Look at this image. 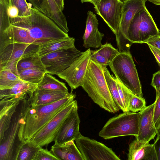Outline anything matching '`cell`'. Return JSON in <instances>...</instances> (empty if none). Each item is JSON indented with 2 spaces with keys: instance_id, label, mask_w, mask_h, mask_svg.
I'll list each match as a JSON object with an SVG mask.
<instances>
[{
  "instance_id": "obj_14",
  "label": "cell",
  "mask_w": 160,
  "mask_h": 160,
  "mask_svg": "<svg viewBox=\"0 0 160 160\" xmlns=\"http://www.w3.org/2000/svg\"><path fill=\"white\" fill-rule=\"evenodd\" d=\"M92 4L96 13L116 35L119 27L123 3L119 0H97Z\"/></svg>"
},
{
  "instance_id": "obj_26",
  "label": "cell",
  "mask_w": 160,
  "mask_h": 160,
  "mask_svg": "<svg viewBox=\"0 0 160 160\" xmlns=\"http://www.w3.org/2000/svg\"><path fill=\"white\" fill-rule=\"evenodd\" d=\"M38 88L49 90L68 92L65 84L60 81L51 74L46 73L42 81L38 84Z\"/></svg>"
},
{
  "instance_id": "obj_46",
  "label": "cell",
  "mask_w": 160,
  "mask_h": 160,
  "mask_svg": "<svg viewBox=\"0 0 160 160\" xmlns=\"http://www.w3.org/2000/svg\"><path fill=\"white\" fill-rule=\"evenodd\" d=\"M158 134L160 135V128H159V129L158 130Z\"/></svg>"
},
{
  "instance_id": "obj_5",
  "label": "cell",
  "mask_w": 160,
  "mask_h": 160,
  "mask_svg": "<svg viewBox=\"0 0 160 160\" xmlns=\"http://www.w3.org/2000/svg\"><path fill=\"white\" fill-rule=\"evenodd\" d=\"M116 78L133 94L143 97L137 70L130 52L120 53L109 65Z\"/></svg>"
},
{
  "instance_id": "obj_37",
  "label": "cell",
  "mask_w": 160,
  "mask_h": 160,
  "mask_svg": "<svg viewBox=\"0 0 160 160\" xmlns=\"http://www.w3.org/2000/svg\"><path fill=\"white\" fill-rule=\"evenodd\" d=\"M144 43L160 49V34L150 38Z\"/></svg>"
},
{
  "instance_id": "obj_23",
  "label": "cell",
  "mask_w": 160,
  "mask_h": 160,
  "mask_svg": "<svg viewBox=\"0 0 160 160\" xmlns=\"http://www.w3.org/2000/svg\"><path fill=\"white\" fill-rule=\"evenodd\" d=\"M120 53L119 50L111 44L106 43L98 50L91 51L90 60L99 65L103 69Z\"/></svg>"
},
{
  "instance_id": "obj_40",
  "label": "cell",
  "mask_w": 160,
  "mask_h": 160,
  "mask_svg": "<svg viewBox=\"0 0 160 160\" xmlns=\"http://www.w3.org/2000/svg\"><path fill=\"white\" fill-rule=\"evenodd\" d=\"M148 46L157 62L160 66V49L150 45H148Z\"/></svg>"
},
{
  "instance_id": "obj_27",
  "label": "cell",
  "mask_w": 160,
  "mask_h": 160,
  "mask_svg": "<svg viewBox=\"0 0 160 160\" xmlns=\"http://www.w3.org/2000/svg\"><path fill=\"white\" fill-rule=\"evenodd\" d=\"M33 68L47 72L41 58L37 52L21 59L17 65L18 72L24 69Z\"/></svg>"
},
{
  "instance_id": "obj_35",
  "label": "cell",
  "mask_w": 160,
  "mask_h": 160,
  "mask_svg": "<svg viewBox=\"0 0 160 160\" xmlns=\"http://www.w3.org/2000/svg\"><path fill=\"white\" fill-rule=\"evenodd\" d=\"M156 97L154 102L153 121L158 132L160 127V89L156 90Z\"/></svg>"
},
{
  "instance_id": "obj_11",
  "label": "cell",
  "mask_w": 160,
  "mask_h": 160,
  "mask_svg": "<svg viewBox=\"0 0 160 160\" xmlns=\"http://www.w3.org/2000/svg\"><path fill=\"white\" fill-rule=\"evenodd\" d=\"M75 141L84 160H121L111 148L81 133Z\"/></svg>"
},
{
  "instance_id": "obj_24",
  "label": "cell",
  "mask_w": 160,
  "mask_h": 160,
  "mask_svg": "<svg viewBox=\"0 0 160 160\" xmlns=\"http://www.w3.org/2000/svg\"><path fill=\"white\" fill-rule=\"evenodd\" d=\"M75 39L72 37L51 41L39 46L38 53L41 58L52 52L75 47Z\"/></svg>"
},
{
  "instance_id": "obj_4",
  "label": "cell",
  "mask_w": 160,
  "mask_h": 160,
  "mask_svg": "<svg viewBox=\"0 0 160 160\" xmlns=\"http://www.w3.org/2000/svg\"><path fill=\"white\" fill-rule=\"evenodd\" d=\"M28 99L20 101L9 128L0 141V160H17L19 151L24 143L19 140L18 133L22 119L29 103Z\"/></svg>"
},
{
  "instance_id": "obj_30",
  "label": "cell",
  "mask_w": 160,
  "mask_h": 160,
  "mask_svg": "<svg viewBox=\"0 0 160 160\" xmlns=\"http://www.w3.org/2000/svg\"><path fill=\"white\" fill-rule=\"evenodd\" d=\"M45 72L33 68H28L18 72V76L22 80L38 84L42 80Z\"/></svg>"
},
{
  "instance_id": "obj_17",
  "label": "cell",
  "mask_w": 160,
  "mask_h": 160,
  "mask_svg": "<svg viewBox=\"0 0 160 160\" xmlns=\"http://www.w3.org/2000/svg\"><path fill=\"white\" fill-rule=\"evenodd\" d=\"M78 109V106L75 107L63 122L54 141L55 144L75 140L79 136L80 121Z\"/></svg>"
},
{
  "instance_id": "obj_13",
  "label": "cell",
  "mask_w": 160,
  "mask_h": 160,
  "mask_svg": "<svg viewBox=\"0 0 160 160\" xmlns=\"http://www.w3.org/2000/svg\"><path fill=\"white\" fill-rule=\"evenodd\" d=\"M91 55V50L89 48L68 68L57 75L67 82L71 92L80 86L86 75Z\"/></svg>"
},
{
  "instance_id": "obj_43",
  "label": "cell",
  "mask_w": 160,
  "mask_h": 160,
  "mask_svg": "<svg viewBox=\"0 0 160 160\" xmlns=\"http://www.w3.org/2000/svg\"><path fill=\"white\" fill-rule=\"evenodd\" d=\"M156 5H160V0H147Z\"/></svg>"
},
{
  "instance_id": "obj_41",
  "label": "cell",
  "mask_w": 160,
  "mask_h": 160,
  "mask_svg": "<svg viewBox=\"0 0 160 160\" xmlns=\"http://www.w3.org/2000/svg\"><path fill=\"white\" fill-rule=\"evenodd\" d=\"M156 151L158 160H160V135L157 134L156 138L153 143Z\"/></svg>"
},
{
  "instance_id": "obj_36",
  "label": "cell",
  "mask_w": 160,
  "mask_h": 160,
  "mask_svg": "<svg viewBox=\"0 0 160 160\" xmlns=\"http://www.w3.org/2000/svg\"><path fill=\"white\" fill-rule=\"evenodd\" d=\"M32 160H59L51 151H48L46 148L42 147L39 149L34 155Z\"/></svg>"
},
{
  "instance_id": "obj_38",
  "label": "cell",
  "mask_w": 160,
  "mask_h": 160,
  "mask_svg": "<svg viewBox=\"0 0 160 160\" xmlns=\"http://www.w3.org/2000/svg\"><path fill=\"white\" fill-rule=\"evenodd\" d=\"M151 84L156 90L160 89V71L153 74Z\"/></svg>"
},
{
  "instance_id": "obj_1",
  "label": "cell",
  "mask_w": 160,
  "mask_h": 160,
  "mask_svg": "<svg viewBox=\"0 0 160 160\" xmlns=\"http://www.w3.org/2000/svg\"><path fill=\"white\" fill-rule=\"evenodd\" d=\"M75 97V95L71 92L66 97L48 104L32 105L28 102L20 126L19 140L23 142H28L65 106L74 100Z\"/></svg>"
},
{
  "instance_id": "obj_16",
  "label": "cell",
  "mask_w": 160,
  "mask_h": 160,
  "mask_svg": "<svg viewBox=\"0 0 160 160\" xmlns=\"http://www.w3.org/2000/svg\"><path fill=\"white\" fill-rule=\"evenodd\" d=\"M33 8L53 21L64 32L68 33L66 17L54 0H28Z\"/></svg>"
},
{
  "instance_id": "obj_28",
  "label": "cell",
  "mask_w": 160,
  "mask_h": 160,
  "mask_svg": "<svg viewBox=\"0 0 160 160\" xmlns=\"http://www.w3.org/2000/svg\"><path fill=\"white\" fill-rule=\"evenodd\" d=\"M105 79L111 96L117 106L123 112L124 107L120 97L115 78L111 75L107 68L103 69Z\"/></svg>"
},
{
  "instance_id": "obj_25",
  "label": "cell",
  "mask_w": 160,
  "mask_h": 160,
  "mask_svg": "<svg viewBox=\"0 0 160 160\" xmlns=\"http://www.w3.org/2000/svg\"><path fill=\"white\" fill-rule=\"evenodd\" d=\"M20 101L10 105H0V141L2 140L5 132L9 128Z\"/></svg>"
},
{
  "instance_id": "obj_6",
  "label": "cell",
  "mask_w": 160,
  "mask_h": 160,
  "mask_svg": "<svg viewBox=\"0 0 160 160\" xmlns=\"http://www.w3.org/2000/svg\"><path fill=\"white\" fill-rule=\"evenodd\" d=\"M141 113V111L123 112L110 118L99 132V136L106 140L125 136L137 137Z\"/></svg>"
},
{
  "instance_id": "obj_21",
  "label": "cell",
  "mask_w": 160,
  "mask_h": 160,
  "mask_svg": "<svg viewBox=\"0 0 160 160\" xmlns=\"http://www.w3.org/2000/svg\"><path fill=\"white\" fill-rule=\"evenodd\" d=\"M70 93L37 88L28 98L30 104L44 105L52 103L66 97Z\"/></svg>"
},
{
  "instance_id": "obj_2",
  "label": "cell",
  "mask_w": 160,
  "mask_h": 160,
  "mask_svg": "<svg viewBox=\"0 0 160 160\" xmlns=\"http://www.w3.org/2000/svg\"><path fill=\"white\" fill-rule=\"evenodd\" d=\"M10 22L26 30L34 44L39 46L69 37L53 21L33 8L31 15L10 18Z\"/></svg>"
},
{
  "instance_id": "obj_42",
  "label": "cell",
  "mask_w": 160,
  "mask_h": 160,
  "mask_svg": "<svg viewBox=\"0 0 160 160\" xmlns=\"http://www.w3.org/2000/svg\"><path fill=\"white\" fill-rule=\"evenodd\" d=\"M58 7L62 11L64 8V0H54Z\"/></svg>"
},
{
  "instance_id": "obj_3",
  "label": "cell",
  "mask_w": 160,
  "mask_h": 160,
  "mask_svg": "<svg viewBox=\"0 0 160 160\" xmlns=\"http://www.w3.org/2000/svg\"><path fill=\"white\" fill-rule=\"evenodd\" d=\"M80 86L94 102L105 110L115 113L120 110L111 96L103 69L91 60Z\"/></svg>"
},
{
  "instance_id": "obj_31",
  "label": "cell",
  "mask_w": 160,
  "mask_h": 160,
  "mask_svg": "<svg viewBox=\"0 0 160 160\" xmlns=\"http://www.w3.org/2000/svg\"><path fill=\"white\" fill-rule=\"evenodd\" d=\"M42 147L37 146L30 141L24 142L21 147L17 160H32Z\"/></svg>"
},
{
  "instance_id": "obj_20",
  "label": "cell",
  "mask_w": 160,
  "mask_h": 160,
  "mask_svg": "<svg viewBox=\"0 0 160 160\" xmlns=\"http://www.w3.org/2000/svg\"><path fill=\"white\" fill-rule=\"evenodd\" d=\"M128 160H158L154 144L139 141L136 139L129 144Z\"/></svg>"
},
{
  "instance_id": "obj_15",
  "label": "cell",
  "mask_w": 160,
  "mask_h": 160,
  "mask_svg": "<svg viewBox=\"0 0 160 160\" xmlns=\"http://www.w3.org/2000/svg\"><path fill=\"white\" fill-rule=\"evenodd\" d=\"M37 88V84L22 81L10 89L0 90V105H10L28 98Z\"/></svg>"
},
{
  "instance_id": "obj_10",
  "label": "cell",
  "mask_w": 160,
  "mask_h": 160,
  "mask_svg": "<svg viewBox=\"0 0 160 160\" xmlns=\"http://www.w3.org/2000/svg\"><path fill=\"white\" fill-rule=\"evenodd\" d=\"M39 48V46L33 44L15 43L9 44L0 52V70L10 69L18 76V62L37 52Z\"/></svg>"
},
{
  "instance_id": "obj_34",
  "label": "cell",
  "mask_w": 160,
  "mask_h": 160,
  "mask_svg": "<svg viewBox=\"0 0 160 160\" xmlns=\"http://www.w3.org/2000/svg\"><path fill=\"white\" fill-rule=\"evenodd\" d=\"M9 3L15 6L19 10L18 16H27L32 13V5H29L26 0H8Z\"/></svg>"
},
{
  "instance_id": "obj_18",
  "label": "cell",
  "mask_w": 160,
  "mask_h": 160,
  "mask_svg": "<svg viewBox=\"0 0 160 160\" xmlns=\"http://www.w3.org/2000/svg\"><path fill=\"white\" fill-rule=\"evenodd\" d=\"M154 102L146 106L141 111L139 122V131L135 137L137 140L149 142L153 139L158 133L153 121Z\"/></svg>"
},
{
  "instance_id": "obj_12",
  "label": "cell",
  "mask_w": 160,
  "mask_h": 160,
  "mask_svg": "<svg viewBox=\"0 0 160 160\" xmlns=\"http://www.w3.org/2000/svg\"><path fill=\"white\" fill-rule=\"evenodd\" d=\"M83 52L75 47L57 51L41 58L47 73L58 75L68 68Z\"/></svg>"
},
{
  "instance_id": "obj_7",
  "label": "cell",
  "mask_w": 160,
  "mask_h": 160,
  "mask_svg": "<svg viewBox=\"0 0 160 160\" xmlns=\"http://www.w3.org/2000/svg\"><path fill=\"white\" fill-rule=\"evenodd\" d=\"M160 34L156 23L146 6L135 14L128 31V38L132 43H144L150 38Z\"/></svg>"
},
{
  "instance_id": "obj_22",
  "label": "cell",
  "mask_w": 160,
  "mask_h": 160,
  "mask_svg": "<svg viewBox=\"0 0 160 160\" xmlns=\"http://www.w3.org/2000/svg\"><path fill=\"white\" fill-rule=\"evenodd\" d=\"M51 151L59 160H84L74 140L61 144H54Z\"/></svg>"
},
{
  "instance_id": "obj_19",
  "label": "cell",
  "mask_w": 160,
  "mask_h": 160,
  "mask_svg": "<svg viewBox=\"0 0 160 160\" xmlns=\"http://www.w3.org/2000/svg\"><path fill=\"white\" fill-rule=\"evenodd\" d=\"M86 26L83 36V46L86 48H99L101 46L104 34L98 29V20L96 15L91 11L87 13Z\"/></svg>"
},
{
  "instance_id": "obj_33",
  "label": "cell",
  "mask_w": 160,
  "mask_h": 160,
  "mask_svg": "<svg viewBox=\"0 0 160 160\" xmlns=\"http://www.w3.org/2000/svg\"><path fill=\"white\" fill-rule=\"evenodd\" d=\"M146 107V102L144 98L138 97L133 94H132L129 103V111L136 112L142 111Z\"/></svg>"
},
{
  "instance_id": "obj_29",
  "label": "cell",
  "mask_w": 160,
  "mask_h": 160,
  "mask_svg": "<svg viewBox=\"0 0 160 160\" xmlns=\"http://www.w3.org/2000/svg\"><path fill=\"white\" fill-rule=\"evenodd\" d=\"M22 81L10 69L0 70V90L10 89Z\"/></svg>"
},
{
  "instance_id": "obj_44",
  "label": "cell",
  "mask_w": 160,
  "mask_h": 160,
  "mask_svg": "<svg viewBox=\"0 0 160 160\" xmlns=\"http://www.w3.org/2000/svg\"><path fill=\"white\" fill-rule=\"evenodd\" d=\"M97 0H81L82 3L85 2H89L92 3L94 2Z\"/></svg>"
},
{
  "instance_id": "obj_39",
  "label": "cell",
  "mask_w": 160,
  "mask_h": 160,
  "mask_svg": "<svg viewBox=\"0 0 160 160\" xmlns=\"http://www.w3.org/2000/svg\"><path fill=\"white\" fill-rule=\"evenodd\" d=\"M8 12L10 18H14L19 15V10L15 6L8 3Z\"/></svg>"
},
{
  "instance_id": "obj_8",
  "label": "cell",
  "mask_w": 160,
  "mask_h": 160,
  "mask_svg": "<svg viewBox=\"0 0 160 160\" xmlns=\"http://www.w3.org/2000/svg\"><path fill=\"white\" fill-rule=\"evenodd\" d=\"M147 0H126L123 3L118 29L116 35L120 53H129L132 43L128 37V31L135 14L145 7Z\"/></svg>"
},
{
  "instance_id": "obj_32",
  "label": "cell",
  "mask_w": 160,
  "mask_h": 160,
  "mask_svg": "<svg viewBox=\"0 0 160 160\" xmlns=\"http://www.w3.org/2000/svg\"><path fill=\"white\" fill-rule=\"evenodd\" d=\"M121 99L124 107L125 112H129V106L131 96L133 94L116 78H115Z\"/></svg>"
},
{
  "instance_id": "obj_9",
  "label": "cell",
  "mask_w": 160,
  "mask_h": 160,
  "mask_svg": "<svg viewBox=\"0 0 160 160\" xmlns=\"http://www.w3.org/2000/svg\"><path fill=\"white\" fill-rule=\"evenodd\" d=\"M78 106L76 100L68 103L29 141L37 146H47L54 141L63 122L67 116Z\"/></svg>"
},
{
  "instance_id": "obj_45",
  "label": "cell",
  "mask_w": 160,
  "mask_h": 160,
  "mask_svg": "<svg viewBox=\"0 0 160 160\" xmlns=\"http://www.w3.org/2000/svg\"><path fill=\"white\" fill-rule=\"evenodd\" d=\"M120 1L122 2V3H123L126 0H119Z\"/></svg>"
}]
</instances>
